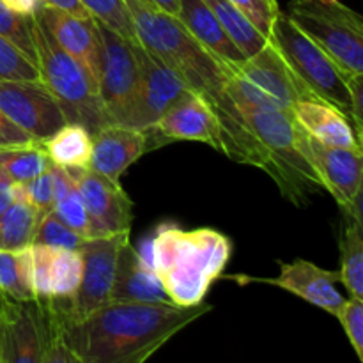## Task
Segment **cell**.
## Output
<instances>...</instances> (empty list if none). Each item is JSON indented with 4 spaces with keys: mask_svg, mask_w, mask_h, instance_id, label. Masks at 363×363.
Masks as SVG:
<instances>
[{
    "mask_svg": "<svg viewBox=\"0 0 363 363\" xmlns=\"http://www.w3.org/2000/svg\"><path fill=\"white\" fill-rule=\"evenodd\" d=\"M35 142L21 128H18L6 113L0 110V149L14 147V145H25Z\"/></svg>",
    "mask_w": 363,
    "mask_h": 363,
    "instance_id": "74e56055",
    "label": "cell"
},
{
    "mask_svg": "<svg viewBox=\"0 0 363 363\" xmlns=\"http://www.w3.org/2000/svg\"><path fill=\"white\" fill-rule=\"evenodd\" d=\"M0 80L35 82L39 69L16 45L0 35Z\"/></svg>",
    "mask_w": 363,
    "mask_h": 363,
    "instance_id": "836d02e7",
    "label": "cell"
},
{
    "mask_svg": "<svg viewBox=\"0 0 363 363\" xmlns=\"http://www.w3.org/2000/svg\"><path fill=\"white\" fill-rule=\"evenodd\" d=\"M177 18L202 46H206L213 55L218 57L229 67H236L247 60V57L230 41L204 0H179Z\"/></svg>",
    "mask_w": 363,
    "mask_h": 363,
    "instance_id": "603a6c76",
    "label": "cell"
},
{
    "mask_svg": "<svg viewBox=\"0 0 363 363\" xmlns=\"http://www.w3.org/2000/svg\"><path fill=\"white\" fill-rule=\"evenodd\" d=\"M35 64L39 78L55 98L66 123L80 124L91 135L106 124L98 85L77 59L64 52L34 16Z\"/></svg>",
    "mask_w": 363,
    "mask_h": 363,
    "instance_id": "5b68a950",
    "label": "cell"
},
{
    "mask_svg": "<svg viewBox=\"0 0 363 363\" xmlns=\"http://www.w3.org/2000/svg\"><path fill=\"white\" fill-rule=\"evenodd\" d=\"M96 20V18H94ZM99 38L98 96L106 124L126 126L140 84V43L96 20Z\"/></svg>",
    "mask_w": 363,
    "mask_h": 363,
    "instance_id": "ba28073f",
    "label": "cell"
},
{
    "mask_svg": "<svg viewBox=\"0 0 363 363\" xmlns=\"http://www.w3.org/2000/svg\"><path fill=\"white\" fill-rule=\"evenodd\" d=\"M0 110L35 142H45L66 124L59 103L41 80H0Z\"/></svg>",
    "mask_w": 363,
    "mask_h": 363,
    "instance_id": "7c38bea8",
    "label": "cell"
},
{
    "mask_svg": "<svg viewBox=\"0 0 363 363\" xmlns=\"http://www.w3.org/2000/svg\"><path fill=\"white\" fill-rule=\"evenodd\" d=\"M233 243L215 229L184 230L162 223L149 241L147 264L162 284L170 303L195 307L204 303L213 284L223 275Z\"/></svg>",
    "mask_w": 363,
    "mask_h": 363,
    "instance_id": "7a4b0ae2",
    "label": "cell"
},
{
    "mask_svg": "<svg viewBox=\"0 0 363 363\" xmlns=\"http://www.w3.org/2000/svg\"><path fill=\"white\" fill-rule=\"evenodd\" d=\"M0 293L18 301H35L32 289L30 247L0 250Z\"/></svg>",
    "mask_w": 363,
    "mask_h": 363,
    "instance_id": "83f0119b",
    "label": "cell"
},
{
    "mask_svg": "<svg viewBox=\"0 0 363 363\" xmlns=\"http://www.w3.org/2000/svg\"><path fill=\"white\" fill-rule=\"evenodd\" d=\"M39 213L23 201L13 204L0 213V250H21L34 241Z\"/></svg>",
    "mask_w": 363,
    "mask_h": 363,
    "instance_id": "f546056e",
    "label": "cell"
},
{
    "mask_svg": "<svg viewBox=\"0 0 363 363\" xmlns=\"http://www.w3.org/2000/svg\"><path fill=\"white\" fill-rule=\"evenodd\" d=\"M50 163L62 169H89L92 155V135L80 124L66 123L41 142Z\"/></svg>",
    "mask_w": 363,
    "mask_h": 363,
    "instance_id": "cb8c5ba5",
    "label": "cell"
},
{
    "mask_svg": "<svg viewBox=\"0 0 363 363\" xmlns=\"http://www.w3.org/2000/svg\"><path fill=\"white\" fill-rule=\"evenodd\" d=\"M268 41L275 46L291 73L303 85L312 99L335 106L350 117L351 99L346 82L347 74L282 11L275 16Z\"/></svg>",
    "mask_w": 363,
    "mask_h": 363,
    "instance_id": "8992f818",
    "label": "cell"
},
{
    "mask_svg": "<svg viewBox=\"0 0 363 363\" xmlns=\"http://www.w3.org/2000/svg\"><path fill=\"white\" fill-rule=\"evenodd\" d=\"M48 321L38 301L0 293V363H43Z\"/></svg>",
    "mask_w": 363,
    "mask_h": 363,
    "instance_id": "8fae6325",
    "label": "cell"
},
{
    "mask_svg": "<svg viewBox=\"0 0 363 363\" xmlns=\"http://www.w3.org/2000/svg\"><path fill=\"white\" fill-rule=\"evenodd\" d=\"M227 279L236 280L240 284L259 282L280 287V289L308 301L311 305H315L321 311L328 312L333 318L346 300L337 289V284L340 282V273L323 269L321 266L305 261V259L280 262V275L277 279H255V277L247 275H233Z\"/></svg>",
    "mask_w": 363,
    "mask_h": 363,
    "instance_id": "9a60e30c",
    "label": "cell"
},
{
    "mask_svg": "<svg viewBox=\"0 0 363 363\" xmlns=\"http://www.w3.org/2000/svg\"><path fill=\"white\" fill-rule=\"evenodd\" d=\"M45 312V311H43ZM211 312V305L108 301L78 319L48 325L82 363H145L176 333Z\"/></svg>",
    "mask_w": 363,
    "mask_h": 363,
    "instance_id": "6da1fadb",
    "label": "cell"
},
{
    "mask_svg": "<svg viewBox=\"0 0 363 363\" xmlns=\"http://www.w3.org/2000/svg\"><path fill=\"white\" fill-rule=\"evenodd\" d=\"M149 4L155 9L172 14V16H177V13H179V0H149Z\"/></svg>",
    "mask_w": 363,
    "mask_h": 363,
    "instance_id": "b9f144b4",
    "label": "cell"
},
{
    "mask_svg": "<svg viewBox=\"0 0 363 363\" xmlns=\"http://www.w3.org/2000/svg\"><path fill=\"white\" fill-rule=\"evenodd\" d=\"M137 41L169 66L191 92L204 96L216 113L229 103L227 84L233 69L202 46L181 20L138 0H124Z\"/></svg>",
    "mask_w": 363,
    "mask_h": 363,
    "instance_id": "3957f363",
    "label": "cell"
},
{
    "mask_svg": "<svg viewBox=\"0 0 363 363\" xmlns=\"http://www.w3.org/2000/svg\"><path fill=\"white\" fill-rule=\"evenodd\" d=\"M50 160L41 142L0 149V172L11 183L25 184L50 169Z\"/></svg>",
    "mask_w": 363,
    "mask_h": 363,
    "instance_id": "f1b7e54d",
    "label": "cell"
},
{
    "mask_svg": "<svg viewBox=\"0 0 363 363\" xmlns=\"http://www.w3.org/2000/svg\"><path fill=\"white\" fill-rule=\"evenodd\" d=\"M229 2L236 6L262 35L269 38L272 25L280 11L277 0H229Z\"/></svg>",
    "mask_w": 363,
    "mask_h": 363,
    "instance_id": "d590c367",
    "label": "cell"
},
{
    "mask_svg": "<svg viewBox=\"0 0 363 363\" xmlns=\"http://www.w3.org/2000/svg\"><path fill=\"white\" fill-rule=\"evenodd\" d=\"M80 2L84 4L92 18L105 23L106 27L113 28L124 38L137 41L133 21H131L130 11H128L124 0H80Z\"/></svg>",
    "mask_w": 363,
    "mask_h": 363,
    "instance_id": "d6a6232c",
    "label": "cell"
},
{
    "mask_svg": "<svg viewBox=\"0 0 363 363\" xmlns=\"http://www.w3.org/2000/svg\"><path fill=\"white\" fill-rule=\"evenodd\" d=\"M14 201V188L13 183L0 172V213L6 211Z\"/></svg>",
    "mask_w": 363,
    "mask_h": 363,
    "instance_id": "60d3db41",
    "label": "cell"
},
{
    "mask_svg": "<svg viewBox=\"0 0 363 363\" xmlns=\"http://www.w3.org/2000/svg\"><path fill=\"white\" fill-rule=\"evenodd\" d=\"M289 20L346 74H363V18L340 0H291Z\"/></svg>",
    "mask_w": 363,
    "mask_h": 363,
    "instance_id": "52a82bcc",
    "label": "cell"
},
{
    "mask_svg": "<svg viewBox=\"0 0 363 363\" xmlns=\"http://www.w3.org/2000/svg\"><path fill=\"white\" fill-rule=\"evenodd\" d=\"M32 289L38 303L69 300L82 280V255L78 250L30 245Z\"/></svg>",
    "mask_w": 363,
    "mask_h": 363,
    "instance_id": "e0dca14e",
    "label": "cell"
},
{
    "mask_svg": "<svg viewBox=\"0 0 363 363\" xmlns=\"http://www.w3.org/2000/svg\"><path fill=\"white\" fill-rule=\"evenodd\" d=\"M138 2H142V4H145V6H151V4H149V0H138ZM152 7V6H151Z\"/></svg>",
    "mask_w": 363,
    "mask_h": 363,
    "instance_id": "7bdbcfd3",
    "label": "cell"
},
{
    "mask_svg": "<svg viewBox=\"0 0 363 363\" xmlns=\"http://www.w3.org/2000/svg\"><path fill=\"white\" fill-rule=\"evenodd\" d=\"M308 151L325 191L335 199L342 211L350 208L353 199L363 191L362 152L319 144L311 137Z\"/></svg>",
    "mask_w": 363,
    "mask_h": 363,
    "instance_id": "d6986e66",
    "label": "cell"
},
{
    "mask_svg": "<svg viewBox=\"0 0 363 363\" xmlns=\"http://www.w3.org/2000/svg\"><path fill=\"white\" fill-rule=\"evenodd\" d=\"M347 89H350V99H351V110H350V121L354 128V133L363 140V74H347Z\"/></svg>",
    "mask_w": 363,
    "mask_h": 363,
    "instance_id": "8d00e7d4",
    "label": "cell"
},
{
    "mask_svg": "<svg viewBox=\"0 0 363 363\" xmlns=\"http://www.w3.org/2000/svg\"><path fill=\"white\" fill-rule=\"evenodd\" d=\"M48 321V319H46ZM43 363H82L67 350L62 344V340L59 339L55 332L50 328L48 325V340H46V350H45V360Z\"/></svg>",
    "mask_w": 363,
    "mask_h": 363,
    "instance_id": "f35d334b",
    "label": "cell"
},
{
    "mask_svg": "<svg viewBox=\"0 0 363 363\" xmlns=\"http://www.w3.org/2000/svg\"><path fill=\"white\" fill-rule=\"evenodd\" d=\"M149 149L145 131L121 124H105L92 135V155L89 169L110 181H119L131 163Z\"/></svg>",
    "mask_w": 363,
    "mask_h": 363,
    "instance_id": "ffe728a7",
    "label": "cell"
},
{
    "mask_svg": "<svg viewBox=\"0 0 363 363\" xmlns=\"http://www.w3.org/2000/svg\"><path fill=\"white\" fill-rule=\"evenodd\" d=\"M0 2L13 13L23 14V16H35L39 7L43 6V0H0Z\"/></svg>",
    "mask_w": 363,
    "mask_h": 363,
    "instance_id": "ab89813d",
    "label": "cell"
},
{
    "mask_svg": "<svg viewBox=\"0 0 363 363\" xmlns=\"http://www.w3.org/2000/svg\"><path fill=\"white\" fill-rule=\"evenodd\" d=\"M291 113L298 126L319 144L363 152V145L354 133L350 117L335 106L318 99H303L294 103Z\"/></svg>",
    "mask_w": 363,
    "mask_h": 363,
    "instance_id": "7402d4cb",
    "label": "cell"
},
{
    "mask_svg": "<svg viewBox=\"0 0 363 363\" xmlns=\"http://www.w3.org/2000/svg\"><path fill=\"white\" fill-rule=\"evenodd\" d=\"M268 160V174L280 194L296 206H303L308 195L323 191L321 179L308 151V135L298 126L293 113L279 108H261L234 103Z\"/></svg>",
    "mask_w": 363,
    "mask_h": 363,
    "instance_id": "277c9868",
    "label": "cell"
},
{
    "mask_svg": "<svg viewBox=\"0 0 363 363\" xmlns=\"http://www.w3.org/2000/svg\"><path fill=\"white\" fill-rule=\"evenodd\" d=\"M35 20L46 28V32L64 52L69 53L85 67L92 80L98 82L99 38L94 18L74 16L66 11L41 6L35 13Z\"/></svg>",
    "mask_w": 363,
    "mask_h": 363,
    "instance_id": "ac0fdd59",
    "label": "cell"
},
{
    "mask_svg": "<svg viewBox=\"0 0 363 363\" xmlns=\"http://www.w3.org/2000/svg\"><path fill=\"white\" fill-rule=\"evenodd\" d=\"M340 282L350 298L363 300V223L346 216L340 236Z\"/></svg>",
    "mask_w": 363,
    "mask_h": 363,
    "instance_id": "4316f807",
    "label": "cell"
},
{
    "mask_svg": "<svg viewBox=\"0 0 363 363\" xmlns=\"http://www.w3.org/2000/svg\"><path fill=\"white\" fill-rule=\"evenodd\" d=\"M77 181L87 211L91 238L130 233L133 202L119 184L91 169H67Z\"/></svg>",
    "mask_w": 363,
    "mask_h": 363,
    "instance_id": "4fadbf2b",
    "label": "cell"
},
{
    "mask_svg": "<svg viewBox=\"0 0 363 363\" xmlns=\"http://www.w3.org/2000/svg\"><path fill=\"white\" fill-rule=\"evenodd\" d=\"M206 6L213 11L218 23L230 38V41L238 46L247 59L262 50L268 43V38L262 35L247 16L238 9L229 0H204Z\"/></svg>",
    "mask_w": 363,
    "mask_h": 363,
    "instance_id": "484cf974",
    "label": "cell"
},
{
    "mask_svg": "<svg viewBox=\"0 0 363 363\" xmlns=\"http://www.w3.org/2000/svg\"><path fill=\"white\" fill-rule=\"evenodd\" d=\"M53 174V208L57 218L66 223L69 229L84 236L85 240L91 238V227H89L87 211H85L84 201H82L80 190L77 181L71 172L62 167L52 165Z\"/></svg>",
    "mask_w": 363,
    "mask_h": 363,
    "instance_id": "d4e9b609",
    "label": "cell"
},
{
    "mask_svg": "<svg viewBox=\"0 0 363 363\" xmlns=\"http://www.w3.org/2000/svg\"><path fill=\"white\" fill-rule=\"evenodd\" d=\"M128 240L130 233L84 240L78 248L84 268H82V280L77 293L69 300H52L39 303L43 311L50 318L66 321V319L84 318L94 308L108 303L117 255Z\"/></svg>",
    "mask_w": 363,
    "mask_h": 363,
    "instance_id": "30bf717a",
    "label": "cell"
},
{
    "mask_svg": "<svg viewBox=\"0 0 363 363\" xmlns=\"http://www.w3.org/2000/svg\"><path fill=\"white\" fill-rule=\"evenodd\" d=\"M0 35L16 45L35 64L34 16L13 13L0 2Z\"/></svg>",
    "mask_w": 363,
    "mask_h": 363,
    "instance_id": "1f68e13d",
    "label": "cell"
},
{
    "mask_svg": "<svg viewBox=\"0 0 363 363\" xmlns=\"http://www.w3.org/2000/svg\"><path fill=\"white\" fill-rule=\"evenodd\" d=\"M147 131L167 140L204 142L223 152V131L215 106L197 92H190L176 103Z\"/></svg>",
    "mask_w": 363,
    "mask_h": 363,
    "instance_id": "2e32d148",
    "label": "cell"
},
{
    "mask_svg": "<svg viewBox=\"0 0 363 363\" xmlns=\"http://www.w3.org/2000/svg\"><path fill=\"white\" fill-rule=\"evenodd\" d=\"M335 318L344 328V333L357 353L358 360L363 362V300H358V298L344 300Z\"/></svg>",
    "mask_w": 363,
    "mask_h": 363,
    "instance_id": "e575fe53",
    "label": "cell"
},
{
    "mask_svg": "<svg viewBox=\"0 0 363 363\" xmlns=\"http://www.w3.org/2000/svg\"><path fill=\"white\" fill-rule=\"evenodd\" d=\"M84 240V236L60 222L55 213L48 211L39 216L32 245H45V247L60 248V250H78Z\"/></svg>",
    "mask_w": 363,
    "mask_h": 363,
    "instance_id": "4dcf8cb0",
    "label": "cell"
},
{
    "mask_svg": "<svg viewBox=\"0 0 363 363\" xmlns=\"http://www.w3.org/2000/svg\"><path fill=\"white\" fill-rule=\"evenodd\" d=\"M110 301H138V303H162L169 301L162 284L144 255L130 243L121 247L113 273Z\"/></svg>",
    "mask_w": 363,
    "mask_h": 363,
    "instance_id": "44dd1931",
    "label": "cell"
},
{
    "mask_svg": "<svg viewBox=\"0 0 363 363\" xmlns=\"http://www.w3.org/2000/svg\"><path fill=\"white\" fill-rule=\"evenodd\" d=\"M230 69L227 94L240 105L291 112L294 103L312 99L269 41L255 55Z\"/></svg>",
    "mask_w": 363,
    "mask_h": 363,
    "instance_id": "9c48e42d",
    "label": "cell"
},
{
    "mask_svg": "<svg viewBox=\"0 0 363 363\" xmlns=\"http://www.w3.org/2000/svg\"><path fill=\"white\" fill-rule=\"evenodd\" d=\"M190 92L179 74L140 45V84L126 126L149 130Z\"/></svg>",
    "mask_w": 363,
    "mask_h": 363,
    "instance_id": "5bb4252c",
    "label": "cell"
}]
</instances>
